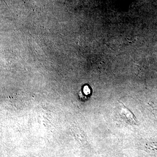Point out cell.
Wrapping results in <instances>:
<instances>
[{
	"label": "cell",
	"mask_w": 157,
	"mask_h": 157,
	"mask_svg": "<svg viewBox=\"0 0 157 157\" xmlns=\"http://www.w3.org/2000/svg\"><path fill=\"white\" fill-rule=\"evenodd\" d=\"M83 92H84L85 94H89L90 93L89 87L88 86H84V88H83Z\"/></svg>",
	"instance_id": "cell-2"
},
{
	"label": "cell",
	"mask_w": 157,
	"mask_h": 157,
	"mask_svg": "<svg viewBox=\"0 0 157 157\" xmlns=\"http://www.w3.org/2000/svg\"><path fill=\"white\" fill-rule=\"evenodd\" d=\"M119 104L120 107V114L121 118H122L126 123L132 125L138 124L136 118L132 111H130L120 101H119Z\"/></svg>",
	"instance_id": "cell-1"
}]
</instances>
